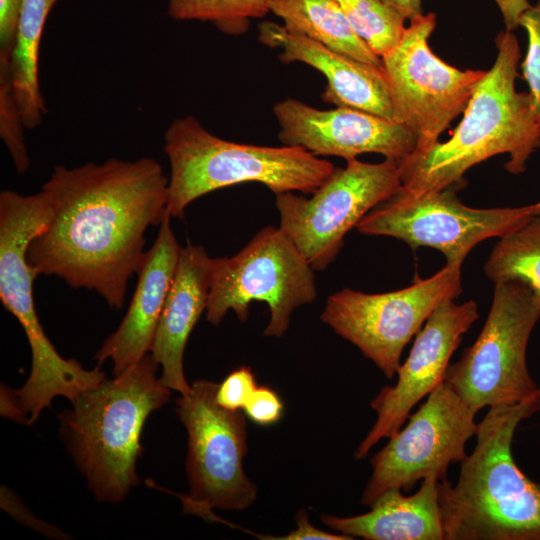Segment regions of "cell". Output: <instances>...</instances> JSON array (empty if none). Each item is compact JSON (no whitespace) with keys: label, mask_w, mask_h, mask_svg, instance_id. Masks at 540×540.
I'll return each mask as SVG.
<instances>
[{"label":"cell","mask_w":540,"mask_h":540,"mask_svg":"<svg viewBox=\"0 0 540 540\" xmlns=\"http://www.w3.org/2000/svg\"><path fill=\"white\" fill-rule=\"evenodd\" d=\"M42 190L53 214L29 244V264L38 275L94 290L120 309L128 280L143 263L144 234L167 212L168 177L160 163L143 157L59 165Z\"/></svg>","instance_id":"cell-1"},{"label":"cell","mask_w":540,"mask_h":540,"mask_svg":"<svg viewBox=\"0 0 540 540\" xmlns=\"http://www.w3.org/2000/svg\"><path fill=\"white\" fill-rule=\"evenodd\" d=\"M540 410V387L523 401L490 407L455 484L438 482L445 540H540V483L516 464L520 423Z\"/></svg>","instance_id":"cell-2"},{"label":"cell","mask_w":540,"mask_h":540,"mask_svg":"<svg viewBox=\"0 0 540 540\" xmlns=\"http://www.w3.org/2000/svg\"><path fill=\"white\" fill-rule=\"evenodd\" d=\"M495 42V61L473 91L451 138L398 162L405 190L419 195L449 188L471 167L498 154H508L506 170L520 174L540 147V121L531 96L515 88L521 57L518 40L505 30Z\"/></svg>","instance_id":"cell-3"},{"label":"cell","mask_w":540,"mask_h":540,"mask_svg":"<svg viewBox=\"0 0 540 540\" xmlns=\"http://www.w3.org/2000/svg\"><path fill=\"white\" fill-rule=\"evenodd\" d=\"M151 354L113 379L82 393L60 415V432L88 487L101 501L117 503L139 483L136 462L148 416L170 391L157 377Z\"/></svg>","instance_id":"cell-4"},{"label":"cell","mask_w":540,"mask_h":540,"mask_svg":"<svg viewBox=\"0 0 540 540\" xmlns=\"http://www.w3.org/2000/svg\"><path fill=\"white\" fill-rule=\"evenodd\" d=\"M168 157L167 211L181 219L187 206L221 188L258 182L275 195L313 193L334 171V165L295 146L270 147L219 138L197 118L172 121L164 133Z\"/></svg>","instance_id":"cell-5"},{"label":"cell","mask_w":540,"mask_h":540,"mask_svg":"<svg viewBox=\"0 0 540 540\" xmlns=\"http://www.w3.org/2000/svg\"><path fill=\"white\" fill-rule=\"evenodd\" d=\"M540 301L519 281L495 283L488 317L475 342L447 367L444 381L477 412L517 404L540 386L527 365Z\"/></svg>","instance_id":"cell-6"},{"label":"cell","mask_w":540,"mask_h":540,"mask_svg":"<svg viewBox=\"0 0 540 540\" xmlns=\"http://www.w3.org/2000/svg\"><path fill=\"white\" fill-rule=\"evenodd\" d=\"M313 268L280 228L266 226L238 253L212 259L206 319L218 325L232 310L245 322L253 301L265 302V336L281 337L291 313L317 297Z\"/></svg>","instance_id":"cell-7"},{"label":"cell","mask_w":540,"mask_h":540,"mask_svg":"<svg viewBox=\"0 0 540 540\" xmlns=\"http://www.w3.org/2000/svg\"><path fill=\"white\" fill-rule=\"evenodd\" d=\"M435 26L433 12L412 18L398 45L381 58L394 120L416 138L411 155H422L439 141L486 74L458 69L437 57L428 45Z\"/></svg>","instance_id":"cell-8"},{"label":"cell","mask_w":540,"mask_h":540,"mask_svg":"<svg viewBox=\"0 0 540 540\" xmlns=\"http://www.w3.org/2000/svg\"><path fill=\"white\" fill-rule=\"evenodd\" d=\"M461 267L446 264L429 278L386 293L344 288L327 298L321 320L392 379L404 347L423 323L441 303L461 294Z\"/></svg>","instance_id":"cell-9"},{"label":"cell","mask_w":540,"mask_h":540,"mask_svg":"<svg viewBox=\"0 0 540 540\" xmlns=\"http://www.w3.org/2000/svg\"><path fill=\"white\" fill-rule=\"evenodd\" d=\"M346 162L309 198L292 192L276 195L279 227L314 270H325L343 247L347 232L402 186L397 161Z\"/></svg>","instance_id":"cell-10"},{"label":"cell","mask_w":540,"mask_h":540,"mask_svg":"<svg viewBox=\"0 0 540 540\" xmlns=\"http://www.w3.org/2000/svg\"><path fill=\"white\" fill-rule=\"evenodd\" d=\"M218 383L198 380L181 395L176 411L188 434L186 469L189 511L210 513L212 508L242 511L257 497L246 476V420L241 410H228L216 401Z\"/></svg>","instance_id":"cell-11"},{"label":"cell","mask_w":540,"mask_h":540,"mask_svg":"<svg viewBox=\"0 0 540 540\" xmlns=\"http://www.w3.org/2000/svg\"><path fill=\"white\" fill-rule=\"evenodd\" d=\"M413 194L402 186L357 224L360 233L390 236L412 249L439 250L446 264L462 266L481 241L503 237L536 214L535 206L478 209L463 204L453 189Z\"/></svg>","instance_id":"cell-12"},{"label":"cell","mask_w":540,"mask_h":540,"mask_svg":"<svg viewBox=\"0 0 540 540\" xmlns=\"http://www.w3.org/2000/svg\"><path fill=\"white\" fill-rule=\"evenodd\" d=\"M476 414L443 381L372 457V474L361 504L370 506L390 489L409 491L428 477L447 480L449 466L467 456L466 444L477 432Z\"/></svg>","instance_id":"cell-13"},{"label":"cell","mask_w":540,"mask_h":540,"mask_svg":"<svg viewBox=\"0 0 540 540\" xmlns=\"http://www.w3.org/2000/svg\"><path fill=\"white\" fill-rule=\"evenodd\" d=\"M478 318L473 300L462 304L447 300L432 312L416 334L407 359L400 364L395 385L384 386L370 402L377 419L356 448L357 459L366 457L380 440L397 433L412 409L444 381L452 354Z\"/></svg>","instance_id":"cell-14"},{"label":"cell","mask_w":540,"mask_h":540,"mask_svg":"<svg viewBox=\"0 0 540 540\" xmlns=\"http://www.w3.org/2000/svg\"><path fill=\"white\" fill-rule=\"evenodd\" d=\"M273 113L283 145L300 147L316 156L348 161L363 153H377L399 162L416 148V138L406 126L359 109L321 110L288 98L276 103Z\"/></svg>","instance_id":"cell-15"},{"label":"cell","mask_w":540,"mask_h":540,"mask_svg":"<svg viewBox=\"0 0 540 540\" xmlns=\"http://www.w3.org/2000/svg\"><path fill=\"white\" fill-rule=\"evenodd\" d=\"M258 40L281 50L284 63L302 62L319 72L327 85L321 95L324 102L336 107L363 110L394 120V111L383 68L358 61L302 35L288 32L280 24H258Z\"/></svg>","instance_id":"cell-16"},{"label":"cell","mask_w":540,"mask_h":540,"mask_svg":"<svg viewBox=\"0 0 540 540\" xmlns=\"http://www.w3.org/2000/svg\"><path fill=\"white\" fill-rule=\"evenodd\" d=\"M167 211L157 237L139 268L137 285L119 327L95 354L101 365L113 362L114 376L138 362L151 350L159 318L176 272L181 246Z\"/></svg>","instance_id":"cell-17"},{"label":"cell","mask_w":540,"mask_h":540,"mask_svg":"<svg viewBox=\"0 0 540 540\" xmlns=\"http://www.w3.org/2000/svg\"><path fill=\"white\" fill-rule=\"evenodd\" d=\"M212 259L202 246L181 248L150 350L162 368L161 382L181 395L191 390L184 375L183 354L190 333L207 309Z\"/></svg>","instance_id":"cell-18"},{"label":"cell","mask_w":540,"mask_h":540,"mask_svg":"<svg viewBox=\"0 0 540 540\" xmlns=\"http://www.w3.org/2000/svg\"><path fill=\"white\" fill-rule=\"evenodd\" d=\"M438 480H422L416 493L390 489L369 507V512L351 517L322 515L329 528L367 540H445L438 495Z\"/></svg>","instance_id":"cell-19"},{"label":"cell","mask_w":540,"mask_h":540,"mask_svg":"<svg viewBox=\"0 0 540 540\" xmlns=\"http://www.w3.org/2000/svg\"><path fill=\"white\" fill-rule=\"evenodd\" d=\"M284 28L358 61L383 68L382 60L353 31L336 0H269Z\"/></svg>","instance_id":"cell-20"},{"label":"cell","mask_w":540,"mask_h":540,"mask_svg":"<svg viewBox=\"0 0 540 540\" xmlns=\"http://www.w3.org/2000/svg\"><path fill=\"white\" fill-rule=\"evenodd\" d=\"M59 0H24L10 58L13 95L26 128L38 126L46 112L39 85V49L49 12Z\"/></svg>","instance_id":"cell-21"},{"label":"cell","mask_w":540,"mask_h":540,"mask_svg":"<svg viewBox=\"0 0 540 540\" xmlns=\"http://www.w3.org/2000/svg\"><path fill=\"white\" fill-rule=\"evenodd\" d=\"M494 283L519 281L540 301V213L501 237L484 266Z\"/></svg>","instance_id":"cell-22"},{"label":"cell","mask_w":540,"mask_h":540,"mask_svg":"<svg viewBox=\"0 0 540 540\" xmlns=\"http://www.w3.org/2000/svg\"><path fill=\"white\" fill-rule=\"evenodd\" d=\"M336 1L355 34L380 58L402 39L406 18L384 0Z\"/></svg>","instance_id":"cell-23"},{"label":"cell","mask_w":540,"mask_h":540,"mask_svg":"<svg viewBox=\"0 0 540 540\" xmlns=\"http://www.w3.org/2000/svg\"><path fill=\"white\" fill-rule=\"evenodd\" d=\"M269 0H169L168 14L175 20L213 23L229 35L244 34L252 18L270 12Z\"/></svg>","instance_id":"cell-24"},{"label":"cell","mask_w":540,"mask_h":540,"mask_svg":"<svg viewBox=\"0 0 540 540\" xmlns=\"http://www.w3.org/2000/svg\"><path fill=\"white\" fill-rule=\"evenodd\" d=\"M24 127L11 87L9 63H0V135L19 174L24 173L30 165L23 136Z\"/></svg>","instance_id":"cell-25"},{"label":"cell","mask_w":540,"mask_h":540,"mask_svg":"<svg viewBox=\"0 0 540 540\" xmlns=\"http://www.w3.org/2000/svg\"><path fill=\"white\" fill-rule=\"evenodd\" d=\"M519 26L528 36V49L521 65L523 77L529 87L532 106L540 121V0L521 16Z\"/></svg>","instance_id":"cell-26"},{"label":"cell","mask_w":540,"mask_h":540,"mask_svg":"<svg viewBox=\"0 0 540 540\" xmlns=\"http://www.w3.org/2000/svg\"><path fill=\"white\" fill-rule=\"evenodd\" d=\"M257 388L255 376L249 367L243 366L232 371L216 391L217 403L228 410H241L245 407Z\"/></svg>","instance_id":"cell-27"},{"label":"cell","mask_w":540,"mask_h":540,"mask_svg":"<svg viewBox=\"0 0 540 540\" xmlns=\"http://www.w3.org/2000/svg\"><path fill=\"white\" fill-rule=\"evenodd\" d=\"M243 410L254 423L267 426L279 421L283 404L275 391L261 386L254 390Z\"/></svg>","instance_id":"cell-28"},{"label":"cell","mask_w":540,"mask_h":540,"mask_svg":"<svg viewBox=\"0 0 540 540\" xmlns=\"http://www.w3.org/2000/svg\"><path fill=\"white\" fill-rule=\"evenodd\" d=\"M24 0H0V61H9Z\"/></svg>","instance_id":"cell-29"},{"label":"cell","mask_w":540,"mask_h":540,"mask_svg":"<svg viewBox=\"0 0 540 540\" xmlns=\"http://www.w3.org/2000/svg\"><path fill=\"white\" fill-rule=\"evenodd\" d=\"M297 527L284 537L283 540H351L353 537L345 534H332L314 527L308 520L307 513L302 510L296 515Z\"/></svg>","instance_id":"cell-30"},{"label":"cell","mask_w":540,"mask_h":540,"mask_svg":"<svg viewBox=\"0 0 540 540\" xmlns=\"http://www.w3.org/2000/svg\"><path fill=\"white\" fill-rule=\"evenodd\" d=\"M498 6L506 31H513L519 26L522 14L531 7L528 0H494Z\"/></svg>","instance_id":"cell-31"},{"label":"cell","mask_w":540,"mask_h":540,"mask_svg":"<svg viewBox=\"0 0 540 540\" xmlns=\"http://www.w3.org/2000/svg\"><path fill=\"white\" fill-rule=\"evenodd\" d=\"M387 4L395 8L406 19L423 14L422 0H384Z\"/></svg>","instance_id":"cell-32"},{"label":"cell","mask_w":540,"mask_h":540,"mask_svg":"<svg viewBox=\"0 0 540 540\" xmlns=\"http://www.w3.org/2000/svg\"><path fill=\"white\" fill-rule=\"evenodd\" d=\"M536 213H540V201L534 204Z\"/></svg>","instance_id":"cell-33"},{"label":"cell","mask_w":540,"mask_h":540,"mask_svg":"<svg viewBox=\"0 0 540 540\" xmlns=\"http://www.w3.org/2000/svg\"><path fill=\"white\" fill-rule=\"evenodd\" d=\"M539 483H540V478H539Z\"/></svg>","instance_id":"cell-34"}]
</instances>
